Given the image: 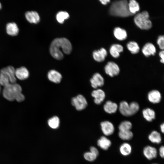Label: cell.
I'll return each instance as SVG.
<instances>
[{
    "mask_svg": "<svg viewBox=\"0 0 164 164\" xmlns=\"http://www.w3.org/2000/svg\"><path fill=\"white\" fill-rule=\"evenodd\" d=\"M72 50V46L70 41L64 38H57L52 42L50 51L52 56L56 59L61 60L64 57L63 53L69 54Z\"/></svg>",
    "mask_w": 164,
    "mask_h": 164,
    "instance_id": "obj_1",
    "label": "cell"
},
{
    "mask_svg": "<svg viewBox=\"0 0 164 164\" xmlns=\"http://www.w3.org/2000/svg\"><path fill=\"white\" fill-rule=\"evenodd\" d=\"M109 12L112 15L120 17H127L133 15L129 12L127 0L114 1L110 6Z\"/></svg>",
    "mask_w": 164,
    "mask_h": 164,
    "instance_id": "obj_2",
    "label": "cell"
},
{
    "mask_svg": "<svg viewBox=\"0 0 164 164\" xmlns=\"http://www.w3.org/2000/svg\"><path fill=\"white\" fill-rule=\"evenodd\" d=\"M149 15L147 11L139 13L135 16L134 21L136 25L143 30H148L152 26V23L149 19Z\"/></svg>",
    "mask_w": 164,
    "mask_h": 164,
    "instance_id": "obj_3",
    "label": "cell"
},
{
    "mask_svg": "<svg viewBox=\"0 0 164 164\" xmlns=\"http://www.w3.org/2000/svg\"><path fill=\"white\" fill-rule=\"evenodd\" d=\"M22 88L18 84L15 83H10L4 87L2 94L4 97L10 101H13L15 100L16 96L22 93Z\"/></svg>",
    "mask_w": 164,
    "mask_h": 164,
    "instance_id": "obj_4",
    "label": "cell"
},
{
    "mask_svg": "<svg viewBox=\"0 0 164 164\" xmlns=\"http://www.w3.org/2000/svg\"><path fill=\"white\" fill-rule=\"evenodd\" d=\"M119 109L122 115L129 117L136 114L139 110V106L136 102H132L129 104L126 101H123L120 103Z\"/></svg>",
    "mask_w": 164,
    "mask_h": 164,
    "instance_id": "obj_5",
    "label": "cell"
},
{
    "mask_svg": "<svg viewBox=\"0 0 164 164\" xmlns=\"http://www.w3.org/2000/svg\"><path fill=\"white\" fill-rule=\"evenodd\" d=\"M71 104L75 107L76 110L80 111L85 109L87 105L86 98L82 95L79 94L73 97L71 100Z\"/></svg>",
    "mask_w": 164,
    "mask_h": 164,
    "instance_id": "obj_6",
    "label": "cell"
},
{
    "mask_svg": "<svg viewBox=\"0 0 164 164\" xmlns=\"http://www.w3.org/2000/svg\"><path fill=\"white\" fill-rule=\"evenodd\" d=\"M5 30L6 34L11 37L17 36L19 32V29L18 24L14 22H7L5 25Z\"/></svg>",
    "mask_w": 164,
    "mask_h": 164,
    "instance_id": "obj_7",
    "label": "cell"
},
{
    "mask_svg": "<svg viewBox=\"0 0 164 164\" xmlns=\"http://www.w3.org/2000/svg\"><path fill=\"white\" fill-rule=\"evenodd\" d=\"M15 68L12 65H8L0 70V73L6 74L9 78L11 83H16L17 78L15 76Z\"/></svg>",
    "mask_w": 164,
    "mask_h": 164,
    "instance_id": "obj_8",
    "label": "cell"
},
{
    "mask_svg": "<svg viewBox=\"0 0 164 164\" xmlns=\"http://www.w3.org/2000/svg\"><path fill=\"white\" fill-rule=\"evenodd\" d=\"M106 73L111 77L118 74L120 69L118 65L113 62H109L104 67Z\"/></svg>",
    "mask_w": 164,
    "mask_h": 164,
    "instance_id": "obj_9",
    "label": "cell"
},
{
    "mask_svg": "<svg viewBox=\"0 0 164 164\" xmlns=\"http://www.w3.org/2000/svg\"><path fill=\"white\" fill-rule=\"evenodd\" d=\"M28 70L24 66H22L15 68V76L17 79L23 80L27 79L29 76Z\"/></svg>",
    "mask_w": 164,
    "mask_h": 164,
    "instance_id": "obj_10",
    "label": "cell"
},
{
    "mask_svg": "<svg viewBox=\"0 0 164 164\" xmlns=\"http://www.w3.org/2000/svg\"><path fill=\"white\" fill-rule=\"evenodd\" d=\"M101 129L103 133L106 136L112 134L114 131V128L112 123L108 121H104L101 123Z\"/></svg>",
    "mask_w": 164,
    "mask_h": 164,
    "instance_id": "obj_11",
    "label": "cell"
},
{
    "mask_svg": "<svg viewBox=\"0 0 164 164\" xmlns=\"http://www.w3.org/2000/svg\"><path fill=\"white\" fill-rule=\"evenodd\" d=\"M92 87L96 89L98 87L102 86L104 84V80L102 76L99 73H95L90 79Z\"/></svg>",
    "mask_w": 164,
    "mask_h": 164,
    "instance_id": "obj_12",
    "label": "cell"
},
{
    "mask_svg": "<svg viewBox=\"0 0 164 164\" xmlns=\"http://www.w3.org/2000/svg\"><path fill=\"white\" fill-rule=\"evenodd\" d=\"M92 96L94 98V103L100 104L104 100L105 94L104 91L101 89H97L93 91L91 93Z\"/></svg>",
    "mask_w": 164,
    "mask_h": 164,
    "instance_id": "obj_13",
    "label": "cell"
},
{
    "mask_svg": "<svg viewBox=\"0 0 164 164\" xmlns=\"http://www.w3.org/2000/svg\"><path fill=\"white\" fill-rule=\"evenodd\" d=\"M27 21L30 23L37 24L40 21V17L38 13L35 11H28L25 14Z\"/></svg>",
    "mask_w": 164,
    "mask_h": 164,
    "instance_id": "obj_14",
    "label": "cell"
},
{
    "mask_svg": "<svg viewBox=\"0 0 164 164\" xmlns=\"http://www.w3.org/2000/svg\"><path fill=\"white\" fill-rule=\"evenodd\" d=\"M143 154L147 159L151 160L157 157V150L155 148L151 146L148 145L144 148Z\"/></svg>",
    "mask_w": 164,
    "mask_h": 164,
    "instance_id": "obj_15",
    "label": "cell"
},
{
    "mask_svg": "<svg viewBox=\"0 0 164 164\" xmlns=\"http://www.w3.org/2000/svg\"><path fill=\"white\" fill-rule=\"evenodd\" d=\"M142 52L145 56L148 57L151 55H155L156 53V49L152 43H148L143 47Z\"/></svg>",
    "mask_w": 164,
    "mask_h": 164,
    "instance_id": "obj_16",
    "label": "cell"
},
{
    "mask_svg": "<svg viewBox=\"0 0 164 164\" xmlns=\"http://www.w3.org/2000/svg\"><path fill=\"white\" fill-rule=\"evenodd\" d=\"M107 52L106 50L102 48L100 50L94 51L93 53V56L94 59L98 62L103 61L107 56Z\"/></svg>",
    "mask_w": 164,
    "mask_h": 164,
    "instance_id": "obj_17",
    "label": "cell"
},
{
    "mask_svg": "<svg viewBox=\"0 0 164 164\" xmlns=\"http://www.w3.org/2000/svg\"><path fill=\"white\" fill-rule=\"evenodd\" d=\"M148 98L150 102L154 104L158 103L161 101V95L158 90H152L148 93Z\"/></svg>",
    "mask_w": 164,
    "mask_h": 164,
    "instance_id": "obj_18",
    "label": "cell"
},
{
    "mask_svg": "<svg viewBox=\"0 0 164 164\" xmlns=\"http://www.w3.org/2000/svg\"><path fill=\"white\" fill-rule=\"evenodd\" d=\"M47 77L50 81L56 84L60 83L62 78L61 74L54 70H51L49 71Z\"/></svg>",
    "mask_w": 164,
    "mask_h": 164,
    "instance_id": "obj_19",
    "label": "cell"
},
{
    "mask_svg": "<svg viewBox=\"0 0 164 164\" xmlns=\"http://www.w3.org/2000/svg\"><path fill=\"white\" fill-rule=\"evenodd\" d=\"M97 145L101 149L108 150L111 145L110 139L104 136H102L97 140Z\"/></svg>",
    "mask_w": 164,
    "mask_h": 164,
    "instance_id": "obj_20",
    "label": "cell"
},
{
    "mask_svg": "<svg viewBox=\"0 0 164 164\" xmlns=\"http://www.w3.org/2000/svg\"><path fill=\"white\" fill-rule=\"evenodd\" d=\"M104 109L107 113L112 114L115 113L117 111L118 106L115 103L110 101H107L104 105Z\"/></svg>",
    "mask_w": 164,
    "mask_h": 164,
    "instance_id": "obj_21",
    "label": "cell"
},
{
    "mask_svg": "<svg viewBox=\"0 0 164 164\" xmlns=\"http://www.w3.org/2000/svg\"><path fill=\"white\" fill-rule=\"evenodd\" d=\"M114 34L115 37L119 40H123L127 37V33L124 29L119 27L114 28Z\"/></svg>",
    "mask_w": 164,
    "mask_h": 164,
    "instance_id": "obj_22",
    "label": "cell"
},
{
    "mask_svg": "<svg viewBox=\"0 0 164 164\" xmlns=\"http://www.w3.org/2000/svg\"><path fill=\"white\" fill-rule=\"evenodd\" d=\"M123 50V46L118 44L112 45L110 49V52L111 55L115 58L118 57L120 56V53Z\"/></svg>",
    "mask_w": 164,
    "mask_h": 164,
    "instance_id": "obj_23",
    "label": "cell"
},
{
    "mask_svg": "<svg viewBox=\"0 0 164 164\" xmlns=\"http://www.w3.org/2000/svg\"><path fill=\"white\" fill-rule=\"evenodd\" d=\"M119 151L121 154L124 156L129 155L132 151V147L128 143L125 142L121 145L119 147Z\"/></svg>",
    "mask_w": 164,
    "mask_h": 164,
    "instance_id": "obj_24",
    "label": "cell"
},
{
    "mask_svg": "<svg viewBox=\"0 0 164 164\" xmlns=\"http://www.w3.org/2000/svg\"><path fill=\"white\" fill-rule=\"evenodd\" d=\"M142 113L144 118L148 121H151L155 118V113L151 108L145 109L142 111Z\"/></svg>",
    "mask_w": 164,
    "mask_h": 164,
    "instance_id": "obj_25",
    "label": "cell"
},
{
    "mask_svg": "<svg viewBox=\"0 0 164 164\" xmlns=\"http://www.w3.org/2000/svg\"><path fill=\"white\" fill-rule=\"evenodd\" d=\"M128 7L130 12L132 15L138 12L140 9L139 4L135 0H129Z\"/></svg>",
    "mask_w": 164,
    "mask_h": 164,
    "instance_id": "obj_26",
    "label": "cell"
},
{
    "mask_svg": "<svg viewBox=\"0 0 164 164\" xmlns=\"http://www.w3.org/2000/svg\"><path fill=\"white\" fill-rule=\"evenodd\" d=\"M149 140L152 143L159 144L161 141L160 134L156 131H153L148 136Z\"/></svg>",
    "mask_w": 164,
    "mask_h": 164,
    "instance_id": "obj_27",
    "label": "cell"
},
{
    "mask_svg": "<svg viewBox=\"0 0 164 164\" xmlns=\"http://www.w3.org/2000/svg\"><path fill=\"white\" fill-rule=\"evenodd\" d=\"M119 137L123 140H129L133 137V133L131 130L119 131L118 134Z\"/></svg>",
    "mask_w": 164,
    "mask_h": 164,
    "instance_id": "obj_28",
    "label": "cell"
},
{
    "mask_svg": "<svg viewBox=\"0 0 164 164\" xmlns=\"http://www.w3.org/2000/svg\"><path fill=\"white\" fill-rule=\"evenodd\" d=\"M128 49L133 54H136L138 53L140 50L139 47L138 43L134 41H130L127 45Z\"/></svg>",
    "mask_w": 164,
    "mask_h": 164,
    "instance_id": "obj_29",
    "label": "cell"
},
{
    "mask_svg": "<svg viewBox=\"0 0 164 164\" xmlns=\"http://www.w3.org/2000/svg\"><path fill=\"white\" fill-rule=\"evenodd\" d=\"M49 126L53 129L58 128L60 124V120L58 117L54 116L50 118L48 121Z\"/></svg>",
    "mask_w": 164,
    "mask_h": 164,
    "instance_id": "obj_30",
    "label": "cell"
},
{
    "mask_svg": "<svg viewBox=\"0 0 164 164\" xmlns=\"http://www.w3.org/2000/svg\"><path fill=\"white\" fill-rule=\"evenodd\" d=\"M69 17V14L65 11H60L56 14V18L57 21L60 23H63L65 20Z\"/></svg>",
    "mask_w": 164,
    "mask_h": 164,
    "instance_id": "obj_31",
    "label": "cell"
},
{
    "mask_svg": "<svg viewBox=\"0 0 164 164\" xmlns=\"http://www.w3.org/2000/svg\"><path fill=\"white\" fill-rule=\"evenodd\" d=\"M132 127V123L128 121L121 122L118 126L119 131L130 130Z\"/></svg>",
    "mask_w": 164,
    "mask_h": 164,
    "instance_id": "obj_32",
    "label": "cell"
},
{
    "mask_svg": "<svg viewBox=\"0 0 164 164\" xmlns=\"http://www.w3.org/2000/svg\"><path fill=\"white\" fill-rule=\"evenodd\" d=\"M10 83V79L9 77L6 74L0 73V84L5 87Z\"/></svg>",
    "mask_w": 164,
    "mask_h": 164,
    "instance_id": "obj_33",
    "label": "cell"
},
{
    "mask_svg": "<svg viewBox=\"0 0 164 164\" xmlns=\"http://www.w3.org/2000/svg\"><path fill=\"white\" fill-rule=\"evenodd\" d=\"M84 157L86 160L89 162H92L96 159L97 156L89 151L85 152L84 154Z\"/></svg>",
    "mask_w": 164,
    "mask_h": 164,
    "instance_id": "obj_34",
    "label": "cell"
},
{
    "mask_svg": "<svg viewBox=\"0 0 164 164\" xmlns=\"http://www.w3.org/2000/svg\"><path fill=\"white\" fill-rule=\"evenodd\" d=\"M157 43L160 49L164 50V35L158 36L157 40Z\"/></svg>",
    "mask_w": 164,
    "mask_h": 164,
    "instance_id": "obj_35",
    "label": "cell"
},
{
    "mask_svg": "<svg viewBox=\"0 0 164 164\" xmlns=\"http://www.w3.org/2000/svg\"><path fill=\"white\" fill-rule=\"evenodd\" d=\"M25 97L24 95L22 93L17 95L15 98V100L18 102H21L25 100Z\"/></svg>",
    "mask_w": 164,
    "mask_h": 164,
    "instance_id": "obj_36",
    "label": "cell"
},
{
    "mask_svg": "<svg viewBox=\"0 0 164 164\" xmlns=\"http://www.w3.org/2000/svg\"><path fill=\"white\" fill-rule=\"evenodd\" d=\"M90 150L91 152L97 155V156L99 155V151L97 148L94 146H91L90 148Z\"/></svg>",
    "mask_w": 164,
    "mask_h": 164,
    "instance_id": "obj_37",
    "label": "cell"
},
{
    "mask_svg": "<svg viewBox=\"0 0 164 164\" xmlns=\"http://www.w3.org/2000/svg\"><path fill=\"white\" fill-rule=\"evenodd\" d=\"M159 56L160 58V62L164 64V50H162L159 52Z\"/></svg>",
    "mask_w": 164,
    "mask_h": 164,
    "instance_id": "obj_38",
    "label": "cell"
},
{
    "mask_svg": "<svg viewBox=\"0 0 164 164\" xmlns=\"http://www.w3.org/2000/svg\"><path fill=\"white\" fill-rule=\"evenodd\" d=\"M159 154L160 156L164 158V146H161L159 149Z\"/></svg>",
    "mask_w": 164,
    "mask_h": 164,
    "instance_id": "obj_39",
    "label": "cell"
},
{
    "mask_svg": "<svg viewBox=\"0 0 164 164\" xmlns=\"http://www.w3.org/2000/svg\"><path fill=\"white\" fill-rule=\"evenodd\" d=\"M101 3L104 5H106L109 3L110 0H99Z\"/></svg>",
    "mask_w": 164,
    "mask_h": 164,
    "instance_id": "obj_40",
    "label": "cell"
},
{
    "mask_svg": "<svg viewBox=\"0 0 164 164\" xmlns=\"http://www.w3.org/2000/svg\"><path fill=\"white\" fill-rule=\"evenodd\" d=\"M161 132L164 133V123L162 124L160 126Z\"/></svg>",
    "mask_w": 164,
    "mask_h": 164,
    "instance_id": "obj_41",
    "label": "cell"
},
{
    "mask_svg": "<svg viewBox=\"0 0 164 164\" xmlns=\"http://www.w3.org/2000/svg\"><path fill=\"white\" fill-rule=\"evenodd\" d=\"M2 5L1 2H0V10L2 9Z\"/></svg>",
    "mask_w": 164,
    "mask_h": 164,
    "instance_id": "obj_42",
    "label": "cell"
},
{
    "mask_svg": "<svg viewBox=\"0 0 164 164\" xmlns=\"http://www.w3.org/2000/svg\"><path fill=\"white\" fill-rule=\"evenodd\" d=\"M1 91V87H0V93Z\"/></svg>",
    "mask_w": 164,
    "mask_h": 164,
    "instance_id": "obj_43",
    "label": "cell"
},
{
    "mask_svg": "<svg viewBox=\"0 0 164 164\" xmlns=\"http://www.w3.org/2000/svg\"><path fill=\"white\" fill-rule=\"evenodd\" d=\"M157 164V163H154V164Z\"/></svg>",
    "mask_w": 164,
    "mask_h": 164,
    "instance_id": "obj_44",
    "label": "cell"
},
{
    "mask_svg": "<svg viewBox=\"0 0 164 164\" xmlns=\"http://www.w3.org/2000/svg\"><path fill=\"white\" fill-rule=\"evenodd\" d=\"M0 87H1V85H0Z\"/></svg>",
    "mask_w": 164,
    "mask_h": 164,
    "instance_id": "obj_45",
    "label": "cell"
}]
</instances>
